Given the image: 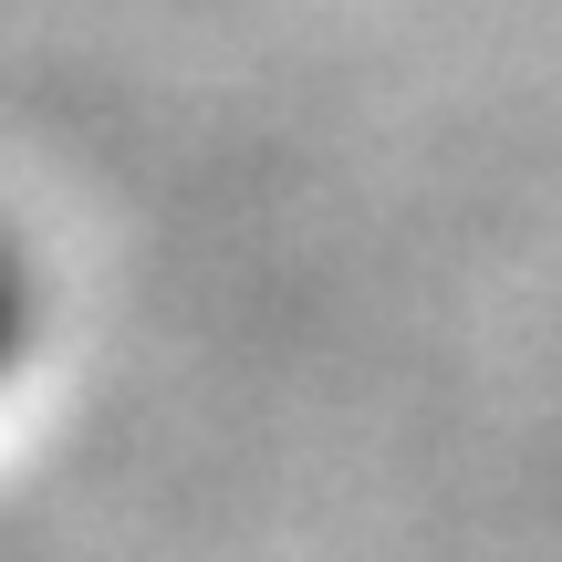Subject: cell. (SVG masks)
I'll return each mask as SVG.
<instances>
[{"label":"cell","instance_id":"6da1fadb","mask_svg":"<svg viewBox=\"0 0 562 562\" xmlns=\"http://www.w3.org/2000/svg\"><path fill=\"white\" fill-rule=\"evenodd\" d=\"M21 334H32V292H21V271H11V250H0V364L21 355Z\"/></svg>","mask_w":562,"mask_h":562}]
</instances>
